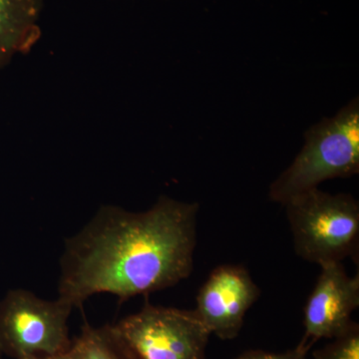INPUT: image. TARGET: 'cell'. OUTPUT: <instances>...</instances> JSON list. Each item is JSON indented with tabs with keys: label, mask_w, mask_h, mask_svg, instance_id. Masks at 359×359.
Returning <instances> with one entry per match:
<instances>
[{
	"label": "cell",
	"mask_w": 359,
	"mask_h": 359,
	"mask_svg": "<svg viewBox=\"0 0 359 359\" xmlns=\"http://www.w3.org/2000/svg\"><path fill=\"white\" fill-rule=\"evenodd\" d=\"M199 205L162 196L145 212L103 205L65 241L59 299L73 308L92 295L120 301L174 287L193 271Z\"/></svg>",
	"instance_id": "obj_1"
},
{
	"label": "cell",
	"mask_w": 359,
	"mask_h": 359,
	"mask_svg": "<svg viewBox=\"0 0 359 359\" xmlns=\"http://www.w3.org/2000/svg\"><path fill=\"white\" fill-rule=\"evenodd\" d=\"M359 173L358 97L332 118H325L304 134V145L294 162L271 183L269 198L283 205L323 182Z\"/></svg>",
	"instance_id": "obj_2"
},
{
	"label": "cell",
	"mask_w": 359,
	"mask_h": 359,
	"mask_svg": "<svg viewBox=\"0 0 359 359\" xmlns=\"http://www.w3.org/2000/svg\"><path fill=\"white\" fill-rule=\"evenodd\" d=\"M283 205L297 256L320 266L358 259L359 204L353 196L316 188Z\"/></svg>",
	"instance_id": "obj_3"
},
{
	"label": "cell",
	"mask_w": 359,
	"mask_h": 359,
	"mask_svg": "<svg viewBox=\"0 0 359 359\" xmlns=\"http://www.w3.org/2000/svg\"><path fill=\"white\" fill-rule=\"evenodd\" d=\"M73 306L58 299L45 301L29 290H9L0 302V348L15 359L68 353V318Z\"/></svg>",
	"instance_id": "obj_4"
},
{
	"label": "cell",
	"mask_w": 359,
	"mask_h": 359,
	"mask_svg": "<svg viewBox=\"0 0 359 359\" xmlns=\"http://www.w3.org/2000/svg\"><path fill=\"white\" fill-rule=\"evenodd\" d=\"M114 327L137 359H205L212 335L194 309L150 302Z\"/></svg>",
	"instance_id": "obj_5"
},
{
	"label": "cell",
	"mask_w": 359,
	"mask_h": 359,
	"mask_svg": "<svg viewBox=\"0 0 359 359\" xmlns=\"http://www.w3.org/2000/svg\"><path fill=\"white\" fill-rule=\"evenodd\" d=\"M259 297L261 289L245 266L222 264L212 269L201 287L194 311L211 334L219 339H233Z\"/></svg>",
	"instance_id": "obj_6"
},
{
	"label": "cell",
	"mask_w": 359,
	"mask_h": 359,
	"mask_svg": "<svg viewBox=\"0 0 359 359\" xmlns=\"http://www.w3.org/2000/svg\"><path fill=\"white\" fill-rule=\"evenodd\" d=\"M304 311V334L299 346L308 351L321 339H334L353 325L359 306V275H347L341 263L320 266Z\"/></svg>",
	"instance_id": "obj_7"
},
{
	"label": "cell",
	"mask_w": 359,
	"mask_h": 359,
	"mask_svg": "<svg viewBox=\"0 0 359 359\" xmlns=\"http://www.w3.org/2000/svg\"><path fill=\"white\" fill-rule=\"evenodd\" d=\"M44 0H0V70L16 54L28 53L41 36Z\"/></svg>",
	"instance_id": "obj_8"
},
{
	"label": "cell",
	"mask_w": 359,
	"mask_h": 359,
	"mask_svg": "<svg viewBox=\"0 0 359 359\" xmlns=\"http://www.w3.org/2000/svg\"><path fill=\"white\" fill-rule=\"evenodd\" d=\"M70 354L72 359H137L114 325L93 327L87 323L73 340Z\"/></svg>",
	"instance_id": "obj_9"
},
{
	"label": "cell",
	"mask_w": 359,
	"mask_h": 359,
	"mask_svg": "<svg viewBox=\"0 0 359 359\" xmlns=\"http://www.w3.org/2000/svg\"><path fill=\"white\" fill-rule=\"evenodd\" d=\"M313 359H359V325L353 321L344 334L313 353Z\"/></svg>",
	"instance_id": "obj_10"
},
{
	"label": "cell",
	"mask_w": 359,
	"mask_h": 359,
	"mask_svg": "<svg viewBox=\"0 0 359 359\" xmlns=\"http://www.w3.org/2000/svg\"><path fill=\"white\" fill-rule=\"evenodd\" d=\"M236 359H309L308 351L297 346L294 349L285 353H269V351H248L238 356Z\"/></svg>",
	"instance_id": "obj_11"
},
{
	"label": "cell",
	"mask_w": 359,
	"mask_h": 359,
	"mask_svg": "<svg viewBox=\"0 0 359 359\" xmlns=\"http://www.w3.org/2000/svg\"><path fill=\"white\" fill-rule=\"evenodd\" d=\"M21 359H72L71 358L70 351L68 353L58 354V355L52 356H28V358Z\"/></svg>",
	"instance_id": "obj_12"
},
{
	"label": "cell",
	"mask_w": 359,
	"mask_h": 359,
	"mask_svg": "<svg viewBox=\"0 0 359 359\" xmlns=\"http://www.w3.org/2000/svg\"><path fill=\"white\" fill-rule=\"evenodd\" d=\"M2 355H4V353H2L1 348H0V359H2Z\"/></svg>",
	"instance_id": "obj_13"
}]
</instances>
